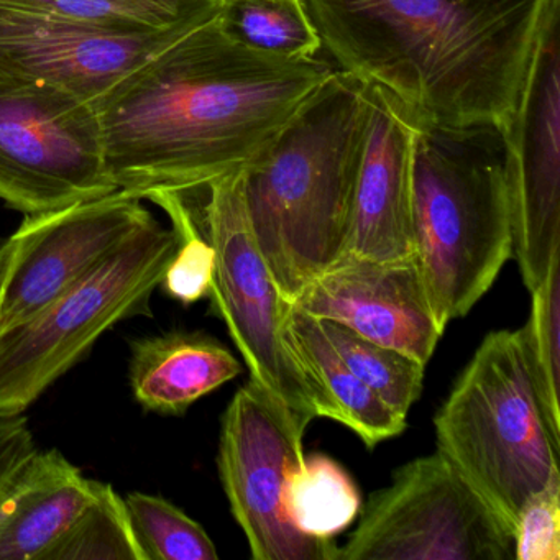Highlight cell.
<instances>
[{"label": "cell", "mask_w": 560, "mask_h": 560, "mask_svg": "<svg viewBox=\"0 0 560 560\" xmlns=\"http://www.w3.org/2000/svg\"><path fill=\"white\" fill-rule=\"evenodd\" d=\"M332 71L250 50L211 19L94 103L107 172L142 199L201 191L257 162Z\"/></svg>", "instance_id": "obj_1"}, {"label": "cell", "mask_w": 560, "mask_h": 560, "mask_svg": "<svg viewBox=\"0 0 560 560\" xmlns=\"http://www.w3.org/2000/svg\"><path fill=\"white\" fill-rule=\"evenodd\" d=\"M336 70L392 94L418 122H510L546 0H303Z\"/></svg>", "instance_id": "obj_2"}, {"label": "cell", "mask_w": 560, "mask_h": 560, "mask_svg": "<svg viewBox=\"0 0 560 560\" xmlns=\"http://www.w3.org/2000/svg\"><path fill=\"white\" fill-rule=\"evenodd\" d=\"M366 113V83L334 70L244 170L252 234L290 303L346 254Z\"/></svg>", "instance_id": "obj_3"}, {"label": "cell", "mask_w": 560, "mask_h": 560, "mask_svg": "<svg viewBox=\"0 0 560 560\" xmlns=\"http://www.w3.org/2000/svg\"><path fill=\"white\" fill-rule=\"evenodd\" d=\"M416 126L412 257L445 329L470 313L513 254L503 132Z\"/></svg>", "instance_id": "obj_4"}, {"label": "cell", "mask_w": 560, "mask_h": 560, "mask_svg": "<svg viewBox=\"0 0 560 560\" xmlns=\"http://www.w3.org/2000/svg\"><path fill=\"white\" fill-rule=\"evenodd\" d=\"M438 448L514 537L526 501L559 470L523 334H488L434 416Z\"/></svg>", "instance_id": "obj_5"}, {"label": "cell", "mask_w": 560, "mask_h": 560, "mask_svg": "<svg viewBox=\"0 0 560 560\" xmlns=\"http://www.w3.org/2000/svg\"><path fill=\"white\" fill-rule=\"evenodd\" d=\"M179 245L153 219L31 319L0 334V411L24 412L116 324L150 316Z\"/></svg>", "instance_id": "obj_6"}, {"label": "cell", "mask_w": 560, "mask_h": 560, "mask_svg": "<svg viewBox=\"0 0 560 560\" xmlns=\"http://www.w3.org/2000/svg\"><path fill=\"white\" fill-rule=\"evenodd\" d=\"M201 211L188 206L192 221L214 250L211 310L228 326L250 380L306 431L316 418L332 419L294 355L288 316L291 303L275 283L252 234L244 198V170L212 182Z\"/></svg>", "instance_id": "obj_7"}, {"label": "cell", "mask_w": 560, "mask_h": 560, "mask_svg": "<svg viewBox=\"0 0 560 560\" xmlns=\"http://www.w3.org/2000/svg\"><path fill=\"white\" fill-rule=\"evenodd\" d=\"M114 191L96 106L0 68V199L32 215Z\"/></svg>", "instance_id": "obj_8"}, {"label": "cell", "mask_w": 560, "mask_h": 560, "mask_svg": "<svg viewBox=\"0 0 560 560\" xmlns=\"http://www.w3.org/2000/svg\"><path fill=\"white\" fill-rule=\"evenodd\" d=\"M514 537L438 454L416 458L366 501L336 560H511Z\"/></svg>", "instance_id": "obj_9"}, {"label": "cell", "mask_w": 560, "mask_h": 560, "mask_svg": "<svg viewBox=\"0 0 560 560\" xmlns=\"http://www.w3.org/2000/svg\"><path fill=\"white\" fill-rule=\"evenodd\" d=\"M303 432L248 380L222 415L218 468L255 560H336L334 540L304 536L288 520L284 485L303 464Z\"/></svg>", "instance_id": "obj_10"}, {"label": "cell", "mask_w": 560, "mask_h": 560, "mask_svg": "<svg viewBox=\"0 0 560 560\" xmlns=\"http://www.w3.org/2000/svg\"><path fill=\"white\" fill-rule=\"evenodd\" d=\"M501 132L513 252L533 291L560 254V0H546L516 109Z\"/></svg>", "instance_id": "obj_11"}, {"label": "cell", "mask_w": 560, "mask_h": 560, "mask_svg": "<svg viewBox=\"0 0 560 560\" xmlns=\"http://www.w3.org/2000/svg\"><path fill=\"white\" fill-rule=\"evenodd\" d=\"M153 219L122 189L27 215L0 244V334L40 313Z\"/></svg>", "instance_id": "obj_12"}, {"label": "cell", "mask_w": 560, "mask_h": 560, "mask_svg": "<svg viewBox=\"0 0 560 560\" xmlns=\"http://www.w3.org/2000/svg\"><path fill=\"white\" fill-rule=\"evenodd\" d=\"M291 304L316 319L342 324L365 339L401 350L425 366L445 332L412 255L372 260L343 254Z\"/></svg>", "instance_id": "obj_13"}, {"label": "cell", "mask_w": 560, "mask_h": 560, "mask_svg": "<svg viewBox=\"0 0 560 560\" xmlns=\"http://www.w3.org/2000/svg\"><path fill=\"white\" fill-rule=\"evenodd\" d=\"M188 32L109 31L0 8V68L94 104Z\"/></svg>", "instance_id": "obj_14"}, {"label": "cell", "mask_w": 560, "mask_h": 560, "mask_svg": "<svg viewBox=\"0 0 560 560\" xmlns=\"http://www.w3.org/2000/svg\"><path fill=\"white\" fill-rule=\"evenodd\" d=\"M365 139L346 254L372 260L412 255L411 186L416 119L392 94L366 83Z\"/></svg>", "instance_id": "obj_15"}, {"label": "cell", "mask_w": 560, "mask_h": 560, "mask_svg": "<svg viewBox=\"0 0 560 560\" xmlns=\"http://www.w3.org/2000/svg\"><path fill=\"white\" fill-rule=\"evenodd\" d=\"M96 487L57 448H35L0 485V560H44Z\"/></svg>", "instance_id": "obj_16"}, {"label": "cell", "mask_w": 560, "mask_h": 560, "mask_svg": "<svg viewBox=\"0 0 560 560\" xmlns=\"http://www.w3.org/2000/svg\"><path fill=\"white\" fill-rule=\"evenodd\" d=\"M234 353L205 332L170 330L130 346L129 380L145 411L183 416L196 401L241 375Z\"/></svg>", "instance_id": "obj_17"}, {"label": "cell", "mask_w": 560, "mask_h": 560, "mask_svg": "<svg viewBox=\"0 0 560 560\" xmlns=\"http://www.w3.org/2000/svg\"><path fill=\"white\" fill-rule=\"evenodd\" d=\"M288 329L294 355L329 406L332 421L355 432L369 448L405 431L406 419L396 415L343 363L319 319L291 304Z\"/></svg>", "instance_id": "obj_18"}, {"label": "cell", "mask_w": 560, "mask_h": 560, "mask_svg": "<svg viewBox=\"0 0 560 560\" xmlns=\"http://www.w3.org/2000/svg\"><path fill=\"white\" fill-rule=\"evenodd\" d=\"M0 8L124 32H188L215 18L218 0H0Z\"/></svg>", "instance_id": "obj_19"}, {"label": "cell", "mask_w": 560, "mask_h": 560, "mask_svg": "<svg viewBox=\"0 0 560 560\" xmlns=\"http://www.w3.org/2000/svg\"><path fill=\"white\" fill-rule=\"evenodd\" d=\"M362 498L346 468L327 455H306L284 485L288 520L304 536L332 540L359 516Z\"/></svg>", "instance_id": "obj_20"}, {"label": "cell", "mask_w": 560, "mask_h": 560, "mask_svg": "<svg viewBox=\"0 0 560 560\" xmlns=\"http://www.w3.org/2000/svg\"><path fill=\"white\" fill-rule=\"evenodd\" d=\"M215 21L237 44L270 57L307 60L323 48L303 0H218Z\"/></svg>", "instance_id": "obj_21"}, {"label": "cell", "mask_w": 560, "mask_h": 560, "mask_svg": "<svg viewBox=\"0 0 560 560\" xmlns=\"http://www.w3.org/2000/svg\"><path fill=\"white\" fill-rule=\"evenodd\" d=\"M327 339L347 366L396 415L408 418L424 382L425 365L415 357L382 346L332 320H320Z\"/></svg>", "instance_id": "obj_22"}, {"label": "cell", "mask_w": 560, "mask_h": 560, "mask_svg": "<svg viewBox=\"0 0 560 560\" xmlns=\"http://www.w3.org/2000/svg\"><path fill=\"white\" fill-rule=\"evenodd\" d=\"M530 296L529 319L521 334L537 398L553 439L560 442V254Z\"/></svg>", "instance_id": "obj_23"}, {"label": "cell", "mask_w": 560, "mask_h": 560, "mask_svg": "<svg viewBox=\"0 0 560 560\" xmlns=\"http://www.w3.org/2000/svg\"><path fill=\"white\" fill-rule=\"evenodd\" d=\"M145 560L126 500L97 481L96 494L44 560Z\"/></svg>", "instance_id": "obj_24"}, {"label": "cell", "mask_w": 560, "mask_h": 560, "mask_svg": "<svg viewBox=\"0 0 560 560\" xmlns=\"http://www.w3.org/2000/svg\"><path fill=\"white\" fill-rule=\"evenodd\" d=\"M124 500L145 560L219 559L205 527L165 498L136 491Z\"/></svg>", "instance_id": "obj_25"}, {"label": "cell", "mask_w": 560, "mask_h": 560, "mask_svg": "<svg viewBox=\"0 0 560 560\" xmlns=\"http://www.w3.org/2000/svg\"><path fill=\"white\" fill-rule=\"evenodd\" d=\"M150 201L159 205L178 232L179 245L173 255L162 284L172 300L189 306L209 296L214 271V250L189 214L188 206L176 192H156Z\"/></svg>", "instance_id": "obj_26"}, {"label": "cell", "mask_w": 560, "mask_h": 560, "mask_svg": "<svg viewBox=\"0 0 560 560\" xmlns=\"http://www.w3.org/2000/svg\"><path fill=\"white\" fill-rule=\"evenodd\" d=\"M514 559H560V475L524 504L514 530Z\"/></svg>", "instance_id": "obj_27"}, {"label": "cell", "mask_w": 560, "mask_h": 560, "mask_svg": "<svg viewBox=\"0 0 560 560\" xmlns=\"http://www.w3.org/2000/svg\"><path fill=\"white\" fill-rule=\"evenodd\" d=\"M24 412L0 411V485L35 451Z\"/></svg>", "instance_id": "obj_28"}]
</instances>
